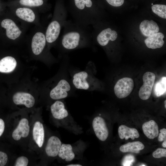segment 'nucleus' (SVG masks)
<instances>
[{
	"instance_id": "9b49d317",
	"label": "nucleus",
	"mask_w": 166,
	"mask_h": 166,
	"mask_svg": "<svg viewBox=\"0 0 166 166\" xmlns=\"http://www.w3.org/2000/svg\"><path fill=\"white\" fill-rule=\"evenodd\" d=\"M92 125L97 137L102 141H105L109 136V130L105 119L101 117V114L94 117Z\"/></svg>"
},
{
	"instance_id": "1a4fd4ad",
	"label": "nucleus",
	"mask_w": 166,
	"mask_h": 166,
	"mask_svg": "<svg viewBox=\"0 0 166 166\" xmlns=\"http://www.w3.org/2000/svg\"><path fill=\"white\" fill-rule=\"evenodd\" d=\"M48 0H12L7 3L8 7L21 6L30 7L44 13L49 10Z\"/></svg>"
},
{
	"instance_id": "c9c22d12",
	"label": "nucleus",
	"mask_w": 166,
	"mask_h": 166,
	"mask_svg": "<svg viewBox=\"0 0 166 166\" xmlns=\"http://www.w3.org/2000/svg\"><path fill=\"white\" fill-rule=\"evenodd\" d=\"M141 166H145V165H142Z\"/></svg>"
},
{
	"instance_id": "f8f14e48",
	"label": "nucleus",
	"mask_w": 166,
	"mask_h": 166,
	"mask_svg": "<svg viewBox=\"0 0 166 166\" xmlns=\"http://www.w3.org/2000/svg\"><path fill=\"white\" fill-rule=\"evenodd\" d=\"M155 75L153 73L147 72L143 76V84L140 87L139 92L140 98L142 100L148 99L150 97L154 85Z\"/></svg>"
},
{
	"instance_id": "473e14b6",
	"label": "nucleus",
	"mask_w": 166,
	"mask_h": 166,
	"mask_svg": "<svg viewBox=\"0 0 166 166\" xmlns=\"http://www.w3.org/2000/svg\"><path fill=\"white\" fill-rule=\"evenodd\" d=\"M162 146L164 148H166V140H165L163 143Z\"/></svg>"
},
{
	"instance_id": "f704fd0d",
	"label": "nucleus",
	"mask_w": 166,
	"mask_h": 166,
	"mask_svg": "<svg viewBox=\"0 0 166 166\" xmlns=\"http://www.w3.org/2000/svg\"><path fill=\"white\" fill-rule=\"evenodd\" d=\"M164 107L165 109H166V100L164 101Z\"/></svg>"
},
{
	"instance_id": "c85d7f7f",
	"label": "nucleus",
	"mask_w": 166,
	"mask_h": 166,
	"mask_svg": "<svg viewBox=\"0 0 166 166\" xmlns=\"http://www.w3.org/2000/svg\"><path fill=\"white\" fill-rule=\"evenodd\" d=\"M110 5L115 7L120 6L124 3V0H106Z\"/></svg>"
},
{
	"instance_id": "a878e982",
	"label": "nucleus",
	"mask_w": 166,
	"mask_h": 166,
	"mask_svg": "<svg viewBox=\"0 0 166 166\" xmlns=\"http://www.w3.org/2000/svg\"><path fill=\"white\" fill-rule=\"evenodd\" d=\"M28 162V159L26 157L24 156H20L16 160L14 166H27Z\"/></svg>"
},
{
	"instance_id": "9d476101",
	"label": "nucleus",
	"mask_w": 166,
	"mask_h": 166,
	"mask_svg": "<svg viewBox=\"0 0 166 166\" xmlns=\"http://www.w3.org/2000/svg\"><path fill=\"white\" fill-rule=\"evenodd\" d=\"M134 86L132 79L124 77L118 80L115 84L114 90L116 96L119 98L128 96L132 92Z\"/></svg>"
},
{
	"instance_id": "f03ea898",
	"label": "nucleus",
	"mask_w": 166,
	"mask_h": 166,
	"mask_svg": "<svg viewBox=\"0 0 166 166\" xmlns=\"http://www.w3.org/2000/svg\"><path fill=\"white\" fill-rule=\"evenodd\" d=\"M26 28L8 11L0 18V35L8 42L16 43L26 39Z\"/></svg>"
},
{
	"instance_id": "c756f323",
	"label": "nucleus",
	"mask_w": 166,
	"mask_h": 166,
	"mask_svg": "<svg viewBox=\"0 0 166 166\" xmlns=\"http://www.w3.org/2000/svg\"><path fill=\"white\" fill-rule=\"evenodd\" d=\"M160 133L159 134L158 137V140L161 142L165 140H166V129L163 128L160 130Z\"/></svg>"
},
{
	"instance_id": "a211bd4d",
	"label": "nucleus",
	"mask_w": 166,
	"mask_h": 166,
	"mask_svg": "<svg viewBox=\"0 0 166 166\" xmlns=\"http://www.w3.org/2000/svg\"><path fill=\"white\" fill-rule=\"evenodd\" d=\"M164 37V34L160 32H158L152 35L144 40L146 46L148 48L156 49L161 47L164 43L163 39Z\"/></svg>"
},
{
	"instance_id": "b1692460",
	"label": "nucleus",
	"mask_w": 166,
	"mask_h": 166,
	"mask_svg": "<svg viewBox=\"0 0 166 166\" xmlns=\"http://www.w3.org/2000/svg\"><path fill=\"white\" fill-rule=\"evenodd\" d=\"M166 77H164L158 82L155 86L154 92L155 95L159 97L166 92Z\"/></svg>"
},
{
	"instance_id": "7c9ffc66",
	"label": "nucleus",
	"mask_w": 166,
	"mask_h": 166,
	"mask_svg": "<svg viewBox=\"0 0 166 166\" xmlns=\"http://www.w3.org/2000/svg\"><path fill=\"white\" fill-rule=\"evenodd\" d=\"M5 126V123L3 120L0 118V137L4 132Z\"/></svg>"
},
{
	"instance_id": "cd10ccee",
	"label": "nucleus",
	"mask_w": 166,
	"mask_h": 166,
	"mask_svg": "<svg viewBox=\"0 0 166 166\" xmlns=\"http://www.w3.org/2000/svg\"><path fill=\"white\" fill-rule=\"evenodd\" d=\"M7 155L5 152L0 151V166H5L8 160Z\"/></svg>"
},
{
	"instance_id": "0eeeda50",
	"label": "nucleus",
	"mask_w": 166,
	"mask_h": 166,
	"mask_svg": "<svg viewBox=\"0 0 166 166\" xmlns=\"http://www.w3.org/2000/svg\"><path fill=\"white\" fill-rule=\"evenodd\" d=\"M91 62L87 64L85 69L75 73L72 77V83L77 89L91 91L96 88V82Z\"/></svg>"
},
{
	"instance_id": "4468645a",
	"label": "nucleus",
	"mask_w": 166,
	"mask_h": 166,
	"mask_svg": "<svg viewBox=\"0 0 166 166\" xmlns=\"http://www.w3.org/2000/svg\"><path fill=\"white\" fill-rule=\"evenodd\" d=\"M117 37V32L112 30L110 28H107L103 29L96 36V41L100 45L105 46L109 41H113L115 40Z\"/></svg>"
},
{
	"instance_id": "393cba45",
	"label": "nucleus",
	"mask_w": 166,
	"mask_h": 166,
	"mask_svg": "<svg viewBox=\"0 0 166 166\" xmlns=\"http://www.w3.org/2000/svg\"><path fill=\"white\" fill-rule=\"evenodd\" d=\"M152 12L160 17L166 18V6L164 5L155 4L152 6Z\"/></svg>"
},
{
	"instance_id": "2f4dec72",
	"label": "nucleus",
	"mask_w": 166,
	"mask_h": 166,
	"mask_svg": "<svg viewBox=\"0 0 166 166\" xmlns=\"http://www.w3.org/2000/svg\"><path fill=\"white\" fill-rule=\"evenodd\" d=\"M83 165L79 163L69 164L66 165V166H81Z\"/></svg>"
},
{
	"instance_id": "2eb2a0df",
	"label": "nucleus",
	"mask_w": 166,
	"mask_h": 166,
	"mask_svg": "<svg viewBox=\"0 0 166 166\" xmlns=\"http://www.w3.org/2000/svg\"><path fill=\"white\" fill-rule=\"evenodd\" d=\"M13 100L16 105H24L28 108L33 107L35 102L34 97L31 94L24 92L15 93L13 96Z\"/></svg>"
},
{
	"instance_id": "6e6552de",
	"label": "nucleus",
	"mask_w": 166,
	"mask_h": 166,
	"mask_svg": "<svg viewBox=\"0 0 166 166\" xmlns=\"http://www.w3.org/2000/svg\"><path fill=\"white\" fill-rule=\"evenodd\" d=\"M71 85L66 78L60 80L57 85L50 90L49 96L54 100H60L66 98L71 94Z\"/></svg>"
},
{
	"instance_id": "f3484780",
	"label": "nucleus",
	"mask_w": 166,
	"mask_h": 166,
	"mask_svg": "<svg viewBox=\"0 0 166 166\" xmlns=\"http://www.w3.org/2000/svg\"><path fill=\"white\" fill-rule=\"evenodd\" d=\"M140 29L142 34L148 37L158 32L159 30L157 24L152 20L142 21L140 24Z\"/></svg>"
},
{
	"instance_id": "72a5a7b5",
	"label": "nucleus",
	"mask_w": 166,
	"mask_h": 166,
	"mask_svg": "<svg viewBox=\"0 0 166 166\" xmlns=\"http://www.w3.org/2000/svg\"><path fill=\"white\" fill-rule=\"evenodd\" d=\"M2 10L3 9L2 8V5L1 3H0V14H1L0 13L2 12Z\"/></svg>"
},
{
	"instance_id": "423d86ee",
	"label": "nucleus",
	"mask_w": 166,
	"mask_h": 166,
	"mask_svg": "<svg viewBox=\"0 0 166 166\" xmlns=\"http://www.w3.org/2000/svg\"><path fill=\"white\" fill-rule=\"evenodd\" d=\"M8 12L23 26L27 28L30 25H41L39 12L36 10L26 6L8 7Z\"/></svg>"
},
{
	"instance_id": "6ab92c4d",
	"label": "nucleus",
	"mask_w": 166,
	"mask_h": 166,
	"mask_svg": "<svg viewBox=\"0 0 166 166\" xmlns=\"http://www.w3.org/2000/svg\"><path fill=\"white\" fill-rule=\"evenodd\" d=\"M16 59L11 56H6L0 60V72L9 73L12 72L16 66Z\"/></svg>"
},
{
	"instance_id": "7ed1b4c3",
	"label": "nucleus",
	"mask_w": 166,
	"mask_h": 166,
	"mask_svg": "<svg viewBox=\"0 0 166 166\" xmlns=\"http://www.w3.org/2000/svg\"><path fill=\"white\" fill-rule=\"evenodd\" d=\"M50 109L53 118L60 126L77 135L83 132L82 128L75 121L63 101H56L51 105Z\"/></svg>"
},
{
	"instance_id": "ddd939ff",
	"label": "nucleus",
	"mask_w": 166,
	"mask_h": 166,
	"mask_svg": "<svg viewBox=\"0 0 166 166\" xmlns=\"http://www.w3.org/2000/svg\"><path fill=\"white\" fill-rule=\"evenodd\" d=\"M62 144L60 138L56 136H52L49 137L45 148L46 155L50 157L58 156Z\"/></svg>"
},
{
	"instance_id": "dca6fc26",
	"label": "nucleus",
	"mask_w": 166,
	"mask_h": 166,
	"mask_svg": "<svg viewBox=\"0 0 166 166\" xmlns=\"http://www.w3.org/2000/svg\"><path fill=\"white\" fill-rule=\"evenodd\" d=\"M30 128L28 120L25 118H22L13 131L12 134L13 138L15 140H18L22 137H26L29 135Z\"/></svg>"
},
{
	"instance_id": "aec40b11",
	"label": "nucleus",
	"mask_w": 166,
	"mask_h": 166,
	"mask_svg": "<svg viewBox=\"0 0 166 166\" xmlns=\"http://www.w3.org/2000/svg\"><path fill=\"white\" fill-rule=\"evenodd\" d=\"M142 128L144 135L149 139H154L158 135V125L154 120L145 122L142 125Z\"/></svg>"
},
{
	"instance_id": "4be33fe9",
	"label": "nucleus",
	"mask_w": 166,
	"mask_h": 166,
	"mask_svg": "<svg viewBox=\"0 0 166 166\" xmlns=\"http://www.w3.org/2000/svg\"><path fill=\"white\" fill-rule=\"evenodd\" d=\"M118 135L120 138L126 140L130 138L134 140L135 138H138L140 134L137 130L134 128H130L128 126L122 125H120L118 129Z\"/></svg>"
},
{
	"instance_id": "39448f33",
	"label": "nucleus",
	"mask_w": 166,
	"mask_h": 166,
	"mask_svg": "<svg viewBox=\"0 0 166 166\" xmlns=\"http://www.w3.org/2000/svg\"><path fill=\"white\" fill-rule=\"evenodd\" d=\"M87 146V144L81 139L71 144H62L58 157L65 163L74 160H82Z\"/></svg>"
},
{
	"instance_id": "20e7f679",
	"label": "nucleus",
	"mask_w": 166,
	"mask_h": 166,
	"mask_svg": "<svg viewBox=\"0 0 166 166\" xmlns=\"http://www.w3.org/2000/svg\"><path fill=\"white\" fill-rule=\"evenodd\" d=\"M67 11L58 0L56 3L52 19L45 28V34L48 48L57 41L61 28L66 21Z\"/></svg>"
},
{
	"instance_id": "5701e85b",
	"label": "nucleus",
	"mask_w": 166,
	"mask_h": 166,
	"mask_svg": "<svg viewBox=\"0 0 166 166\" xmlns=\"http://www.w3.org/2000/svg\"><path fill=\"white\" fill-rule=\"evenodd\" d=\"M144 146L139 141L128 142L121 145L120 148V151L123 152H132L139 153L140 150L144 149Z\"/></svg>"
},
{
	"instance_id": "bb28decb",
	"label": "nucleus",
	"mask_w": 166,
	"mask_h": 166,
	"mask_svg": "<svg viewBox=\"0 0 166 166\" xmlns=\"http://www.w3.org/2000/svg\"><path fill=\"white\" fill-rule=\"evenodd\" d=\"M152 156L156 158H159L163 157H166V149L158 148L153 152Z\"/></svg>"
},
{
	"instance_id": "f257e3e1",
	"label": "nucleus",
	"mask_w": 166,
	"mask_h": 166,
	"mask_svg": "<svg viewBox=\"0 0 166 166\" xmlns=\"http://www.w3.org/2000/svg\"><path fill=\"white\" fill-rule=\"evenodd\" d=\"M63 34L60 44L65 50H72L85 47L91 43V34L85 27L70 21H66L63 26Z\"/></svg>"
},
{
	"instance_id": "412c9836",
	"label": "nucleus",
	"mask_w": 166,
	"mask_h": 166,
	"mask_svg": "<svg viewBox=\"0 0 166 166\" xmlns=\"http://www.w3.org/2000/svg\"><path fill=\"white\" fill-rule=\"evenodd\" d=\"M33 139L39 148L43 145L45 138V131L43 124L39 121L35 123L33 130Z\"/></svg>"
}]
</instances>
